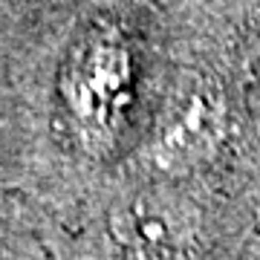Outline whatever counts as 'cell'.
I'll use <instances>...</instances> for the list:
<instances>
[{
    "mask_svg": "<svg viewBox=\"0 0 260 260\" xmlns=\"http://www.w3.org/2000/svg\"><path fill=\"white\" fill-rule=\"evenodd\" d=\"M133 55L127 38L104 26L75 47L61 73V102L87 148H104L130 104Z\"/></svg>",
    "mask_w": 260,
    "mask_h": 260,
    "instance_id": "1",
    "label": "cell"
},
{
    "mask_svg": "<svg viewBox=\"0 0 260 260\" xmlns=\"http://www.w3.org/2000/svg\"><path fill=\"white\" fill-rule=\"evenodd\" d=\"M229 130V107L214 87H197L177 113L162 124L150 145V162L165 174H182L205 165L220 150Z\"/></svg>",
    "mask_w": 260,
    "mask_h": 260,
    "instance_id": "2",
    "label": "cell"
},
{
    "mask_svg": "<svg viewBox=\"0 0 260 260\" xmlns=\"http://www.w3.org/2000/svg\"><path fill=\"white\" fill-rule=\"evenodd\" d=\"M107 229L127 260H188L194 246V229L182 208L150 194L116 205Z\"/></svg>",
    "mask_w": 260,
    "mask_h": 260,
    "instance_id": "3",
    "label": "cell"
}]
</instances>
